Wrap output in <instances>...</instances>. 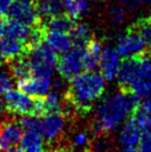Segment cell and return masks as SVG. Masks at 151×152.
I'll return each mask as SVG.
<instances>
[{
	"label": "cell",
	"mask_w": 151,
	"mask_h": 152,
	"mask_svg": "<svg viewBox=\"0 0 151 152\" xmlns=\"http://www.w3.org/2000/svg\"><path fill=\"white\" fill-rule=\"evenodd\" d=\"M139 150L143 152H151V129L143 130Z\"/></svg>",
	"instance_id": "cell-31"
},
{
	"label": "cell",
	"mask_w": 151,
	"mask_h": 152,
	"mask_svg": "<svg viewBox=\"0 0 151 152\" xmlns=\"http://www.w3.org/2000/svg\"><path fill=\"white\" fill-rule=\"evenodd\" d=\"M11 1L12 0H0V15H2L8 9L9 4H11Z\"/></svg>",
	"instance_id": "cell-32"
},
{
	"label": "cell",
	"mask_w": 151,
	"mask_h": 152,
	"mask_svg": "<svg viewBox=\"0 0 151 152\" xmlns=\"http://www.w3.org/2000/svg\"><path fill=\"white\" fill-rule=\"evenodd\" d=\"M23 137V128L17 120L0 122V151H16Z\"/></svg>",
	"instance_id": "cell-10"
},
{
	"label": "cell",
	"mask_w": 151,
	"mask_h": 152,
	"mask_svg": "<svg viewBox=\"0 0 151 152\" xmlns=\"http://www.w3.org/2000/svg\"><path fill=\"white\" fill-rule=\"evenodd\" d=\"M138 58L125 59V61L121 62V64H120L116 80H117L118 85L120 86L121 88H128L129 85H130L131 80L133 78L134 71H136V68H137Z\"/></svg>",
	"instance_id": "cell-21"
},
{
	"label": "cell",
	"mask_w": 151,
	"mask_h": 152,
	"mask_svg": "<svg viewBox=\"0 0 151 152\" xmlns=\"http://www.w3.org/2000/svg\"><path fill=\"white\" fill-rule=\"evenodd\" d=\"M101 53H102V47L100 42L91 39L84 47V70H96L100 64Z\"/></svg>",
	"instance_id": "cell-19"
},
{
	"label": "cell",
	"mask_w": 151,
	"mask_h": 152,
	"mask_svg": "<svg viewBox=\"0 0 151 152\" xmlns=\"http://www.w3.org/2000/svg\"><path fill=\"white\" fill-rule=\"evenodd\" d=\"M2 104L6 111L18 115H36L40 117L41 113V98L32 97L21 92L20 90L9 89L1 94Z\"/></svg>",
	"instance_id": "cell-3"
},
{
	"label": "cell",
	"mask_w": 151,
	"mask_h": 152,
	"mask_svg": "<svg viewBox=\"0 0 151 152\" xmlns=\"http://www.w3.org/2000/svg\"><path fill=\"white\" fill-rule=\"evenodd\" d=\"M133 120L142 130L151 129V97L138 103L133 112Z\"/></svg>",
	"instance_id": "cell-23"
},
{
	"label": "cell",
	"mask_w": 151,
	"mask_h": 152,
	"mask_svg": "<svg viewBox=\"0 0 151 152\" xmlns=\"http://www.w3.org/2000/svg\"><path fill=\"white\" fill-rule=\"evenodd\" d=\"M62 99L57 91L48 92L46 96H43L41 98V113H40V117L48 115V114L62 113Z\"/></svg>",
	"instance_id": "cell-22"
},
{
	"label": "cell",
	"mask_w": 151,
	"mask_h": 152,
	"mask_svg": "<svg viewBox=\"0 0 151 152\" xmlns=\"http://www.w3.org/2000/svg\"><path fill=\"white\" fill-rule=\"evenodd\" d=\"M113 1L117 2L119 6H121L128 12V15L138 11L144 4V0H113Z\"/></svg>",
	"instance_id": "cell-29"
},
{
	"label": "cell",
	"mask_w": 151,
	"mask_h": 152,
	"mask_svg": "<svg viewBox=\"0 0 151 152\" xmlns=\"http://www.w3.org/2000/svg\"><path fill=\"white\" fill-rule=\"evenodd\" d=\"M8 16L30 27L41 25L34 0H12L7 9Z\"/></svg>",
	"instance_id": "cell-8"
},
{
	"label": "cell",
	"mask_w": 151,
	"mask_h": 152,
	"mask_svg": "<svg viewBox=\"0 0 151 152\" xmlns=\"http://www.w3.org/2000/svg\"><path fill=\"white\" fill-rule=\"evenodd\" d=\"M12 81L13 78L10 75V72L2 70L1 66H0V94L4 93L6 91H8L9 89H11L12 87Z\"/></svg>",
	"instance_id": "cell-30"
},
{
	"label": "cell",
	"mask_w": 151,
	"mask_h": 152,
	"mask_svg": "<svg viewBox=\"0 0 151 152\" xmlns=\"http://www.w3.org/2000/svg\"><path fill=\"white\" fill-rule=\"evenodd\" d=\"M67 13L73 19H79L89 10L90 0H62Z\"/></svg>",
	"instance_id": "cell-25"
},
{
	"label": "cell",
	"mask_w": 151,
	"mask_h": 152,
	"mask_svg": "<svg viewBox=\"0 0 151 152\" xmlns=\"http://www.w3.org/2000/svg\"><path fill=\"white\" fill-rule=\"evenodd\" d=\"M134 29L141 36L143 41L146 42L147 49L151 52V17L146 18V19H140L134 25Z\"/></svg>",
	"instance_id": "cell-27"
},
{
	"label": "cell",
	"mask_w": 151,
	"mask_h": 152,
	"mask_svg": "<svg viewBox=\"0 0 151 152\" xmlns=\"http://www.w3.org/2000/svg\"><path fill=\"white\" fill-rule=\"evenodd\" d=\"M121 64V57L118 53L116 47L107 46L102 49L100 58V72L107 81H113Z\"/></svg>",
	"instance_id": "cell-12"
},
{
	"label": "cell",
	"mask_w": 151,
	"mask_h": 152,
	"mask_svg": "<svg viewBox=\"0 0 151 152\" xmlns=\"http://www.w3.org/2000/svg\"><path fill=\"white\" fill-rule=\"evenodd\" d=\"M51 86L50 77L30 76L17 81V87L21 92L32 97H43L49 92Z\"/></svg>",
	"instance_id": "cell-13"
},
{
	"label": "cell",
	"mask_w": 151,
	"mask_h": 152,
	"mask_svg": "<svg viewBox=\"0 0 151 152\" xmlns=\"http://www.w3.org/2000/svg\"><path fill=\"white\" fill-rule=\"evenodd\" d=\"M41 23L46 31L52 30V31H62V32H70L72 27L75 25V19L70 17L67 12L59 13L52 17H48L46 19H42Z\"/></svg>",
	"instance_id": "cell-15"
},
{
	"label": "cell",
	"mask_w": 151,
	"mask_h": 152,
	"mask_svg": "<svg viewBox=\"0 0 151 152\" xmlns=\"http://www.w3.org/2000/svg\"><path fill=\"white\" fill-rule=\"evenodd\" d=\"M27 58L34 76L51 77L58 64L57 52L46 41L28 51Z\"/></svg>",
	"instance_id": "cell-4"
},
{
	"label": "cell",
	"mask_w": 151,
	"mask_h": 152,
	"mask_svg": "<svg viewBox=\"0 0 151 152\" xmlns=\"http://www.w3.org/2000/svg\"><path fill=\"white\" fill-rule=\"evenodd\" d=\"M6 64L8 66V70L10 72V75L12 76L13 80L19 81L32 76L31 68H30L29 61L27 58V53L19 56V57L10 60Z\"/></svg>",
	"instance_id": "cell-18"
},
{
	"label": "cell",
	"mask_w": 151,
	"mask_h": 152,
	"mask_svg": "<svg viewBox=\"0 0 151 152\" xmlns=\"http://www.w3.org/2000/svg\"><path fill=\"white\" fill-rule=\"evenodd\" d=\"M107 16H108V20L113 26H119L126 21L127 17L129 15L121 6H119L117 2L112 1L107 9Z\"/></svg>",
	"instance_id": "cell-26"
},
{
	"label": "cell",
	"mask_w": 151,
	"mask_h": 152,
	"mask_svg": "<svg viewBox=\"0 0 151 152\" xmlns=\"http://www.w3.org/2000/svg\"><path fill=\"white\" fill-rule=\"evenodd\" d=\"M91 144V139L89 132L84 130H79L71 135L70 147L72 149H86Z\"/></svg>",
	"instance_id": "cell-28"
},
{
	"label": "cell",
	"mask_w": 151,
	"mask_h": 152,
	"mask_svg": "<svg viewBox=\"0 0 151 152\" xmlns=\"http://www.w3.org/2000/svg\"><path fill=\"white\" fill-rule=\"evenodd\" d=\"M31 34H32V27L15 20L9 16H4V13L0 15V37L20 39L29 47Z\"/></svg>",
	"instance_id": "cell-11"
},
{
	"label": "cell",
	"mask_w": 151,
	"mask_h": 152,
	"mask_svg": "<svg viewBox=\"0 0 151 152\" xmlns=\"http://www.w3.org/2000/svg\"><path fill=\"white\" fill-rule=\"evenodd\" d=\"M107 80L101 72L84 70L69 80L65 91V100L78 113L87 114L91 107L103 97Z\"/></svg>",
	"instance_id": "cell-2"
},
{
	"label": "cell",
	"mask_w": 151,
	"mask_h": 152,
	"mask_svg": "<svg viewBox=\"0 0 151 152\" xmlns=\"http://www.w3.org/2000/svg\"><path fill=\"white\" fill-rule=\"evenodd\" d=\"M139 98L125 89L108 93L98 101L92 114L93 132L106 135L117 131L133 114Z\"/></svg>",
	"instance_id": "cell-1"
},
{
	"label": "cell",
	"mask_w": 151,
	"mask_h": 152,
	"mask_svg": "<svg viewBox=\"0 0 151 152\" xmlns=\"http://www.w3.org/2000/svg\"><path fill=\"white\" fill-rule=\"evenodd\" d=\"M142 129L134 120H127L118 129L117 145L122 151L133 152L139 150L142 137Z\"/></svg>",
	"instance_id": "cell-9"
},
{
	"label": "cell",
	"mask_w": 151,
	"mask_h": 152,
	"mask_svg": "<svg viewBox=\"0 0 151 152\" xmlns=\"http://www.w3.org/2000/svg\"><path fill=\"white\" fill-rule=\"evenodd\" d=\"M45 41L59 55L67 52L73 46L70 34L62 31H52V30L46 31Z\"/></svg>",
	"instance_id": "cell-16"
},
{
	"label": "cell",
	"mask_w": 151,
	"mask_h": 152,
	"mask_svg": "<svg viewBox=\"0 0 151 152\" xmlns=\"http://www.w3.org/2000/svg\"><path fill=\"white\" fill-rule=\"evenodd\" d=\"M46 140L38 131L25 130L18 151H43L46 149Z\"/></svg>",
	"instance_id": "cell-17"
},
{
	"label": "cell",
	"mask_w": 151,
	"mask_h": 152,
	"mask_svg": "<svg viewBox=\"0 0 151 152\" xmlns=\"http://www.w3.org/2000/svg\"><path fill=\"white\" fill-rule=\"evenodd\" d=\"M144 2L148 4H151V0H144Z\"/></svg>",
	"instance_id": "cell-33"
},
{
	"label": "cell",
	"mask_w": 151,
	"mask_h": 152,
	"mask_svg": "<svg viewBox=\"0 0 151 152\" xmlns=\"http://www.w3.org/2000/svg\"><path fill=\"white\" fill-rule=\"evenodd\" d=\"M84 47L72 46L67 52L62 53L61 57L58 58L57 69L62 79L70 80L71 78L84 70Z\"/></svg>",
	"instance_id": "cell-6"
},
{
	"label": "cell",
	"mask_w": 151,
	"mask_h": 152,
	"mask_svg": "<svg viewBox=\"0 0 151 152\" xmlns=\"http://www.w3.org/2000/svg\"><path fill=\"white\" fill-rule=\"evenodd\" d=\"M128 89L139 99L151 97V57L141 56L138 58L133 78Z\"/></svg>",
	"instance_id": "cell-5"
},
{
	"label": "cell",
	"mask_w": 151,
	"mask_h": 152,
	"mask_svg": "<svg viewBox=\"0 0 151 152\" xmlns=\"http://www.w3.org/2000/svg\"><path fill=\"white\" fill-rule=\"evenodd\" d=\"M69 34H70V38L72 40L73 46L84 47L92 39L91 28L87 23H84V22L75 23L72 29L70 30Z\"/></svg>",
	"instance_id": "cell-24"
},
{
	"label": "cell",
	"mask_w": 151,
	"mask_h": 152,
	"mask_svg": "<svg viewBox=\"0 0 151 152\" xmlns=\"http://www.w3.org/2000/svg\"><path fill=\"white\" fill-rule=\"evenodd\" d=\"M34 2L41 20L62 13L65 9L62 0H34Z\"/></svg>",
	"instance_id": "cell-20"
},
{
	"label": "cell",
	"mask_w": 151,
	"mask_h": 152,
	"mask_svg": "<svg viewBox=\"0 0 151 152\" xmlns=\"http://www.w3.org/2000/svg\"><path fill=\"white\" fill-rule=\"evenodd\" d=\"M116 49L122 59L138 58L148 50L146 42L134 28L119 34L116 41Z\"/></svg>",
	"instance_id": "cell-7"
},
{
	"label": "cell",
	"mask_w": 151,
	"mask_h": 152,
	"mask_svg": "<svg viewBox=\"0 0 151 152\" xmlns=\"http://www.w3.org/2000/svg\"><path fill=\"white\" fill-rule=\"evenodd\" d=\"M28 45L17 38L0 37V66L29 51Z\"/></svg>",
	"instance_id": "cell-14"
}]
</instances>
